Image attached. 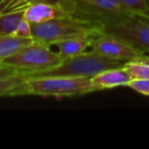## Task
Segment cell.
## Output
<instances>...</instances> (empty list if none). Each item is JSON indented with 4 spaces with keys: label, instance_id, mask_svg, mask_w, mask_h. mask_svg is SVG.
<instances>
[{
    "label": "cell",
    "instance_id": "6da1fadb",
    "mask_svg": "<svg viewBox=\"0 0 149 149\" xmlns=\"http://www.w3.org/2000/svg\"><path fill=\"white\" fill-rule=\"evenodd\" d=\"M97 91L98 89L92 85L90 78L38 77L24 79L14 88L10 97L42 96L61 99L83 96Z\"/></svg>",
    "mask_w": 149,
    "mask_h": 149
},
{
    "label": "cell",
    "instance_id": "7a4b0ae2",
    "mask_svg": "<svg viewBox=\"0 0 149 149\" xmlns=\"http://www.w3.org/2000/svg\"><path fill=\"white\" fill-rule=\"evenodd\" d=\"M126 62L108 58L95 51H85L72 57L64 58L60 64L53 68L35 74L22 75L24 79L38 77H69L90 78L111 68H124Z\"/></svg>",
    "mask_w": 149,
    "mask_h": 149
},
{
    "label": "cell",
    "instance_id": "3957f363",
    "mask_svg": "<svg viewBox=\"0 0 149 149\" xmlns=\"http://www.w3.org/2000/svg\"><path fill=\"white\" fill-rule=\"evenodd\" d=\"M31 28L33 41L51 46L69 38L83 35H100L102 33L104 26L71 16L41 24H31Z\"/></svg>",
    "mask_w": 149,
    "mask_h": 149
},
{
    "label": "cell",
    "instance_id": "277c9868",
    "mask_svg": "<svg viewBox=\"0 0 149 149\" xmlns=\"http://www.w3.org/2000/svg\"><path fill=\"white\" fill-rule=\"evenodd\" d=\"M71 13L102 26L116 24L132 14L120 0H63Z\"/></svg>",
    "mask_w": 149,
    "mask_h": 149
},
{
    "label": "cell",
    "instance_id": "5b68a950",
    "mask_svg": "<svg viewBox=\"0 0 149 149\" xmlns=\"http://www.w3.org/2000/svg\"><path fill=\"white\" fill-rule=\"evenodd\" d=\"M59 52H55L45 44L33 42L1 62L16 70L22 75L44 72L57 66L62 62Z\"/></svg>",
    "mask_w": 149,
    "mask_h": 149
},
{
    "label": "cell",
    "instance_id": "8992f818",
    "mask_svg": "<svg viewBox=\"0 0 149 149\" xmlns=\"http://www.w3.org/2000/svg\"><path fill=\"white\" fill-rule=\"evenodd\" d=\"M102 32L119 37L143 53L149 54V20L132 16L116 24L104 26Z\"/></svg>",
    "mask_w": 149,
    "mask_h": 149
},
{
    "label": "cell",
    "instance_id": "52a82bcc",
    "mask_svg": "<svg viewBox=\"0 0 149 149\" xmlns=\"http://www.w3.org/2000/svg\"><path fill=\"white\" fill-rule=\"evenodd\" d=\"M90 49L108 58L122 62L137 60L145 54L125 40L104 32L93 37Z\"/></svg>",
    "mask_w": 149,
    "mask_h": 149
},
{
    "label": "cell",
    "instance_id": "ba28073f",
    "mask_svg": "<svg viewBox=\"0 0 149 149\" xmlns=\"http://www.w3.org/2000/svg\"><path fill=\"white\" fill-rule=\"evenodd\" d=\"M73 16L63 0L41 1L24 9V18L31 24H41L60 18Z\"/></svg>",
    "mask_w": 149,
    "mask_h": 149
},
{
    "label": "cell",
    "instance_id": "9c48e42d",
    "mask_svg": "<svg viewBox=\"0 0 149 149\" xmlns=\"http://www.w3.org/2000/svg\"><path fill=\"white\" fill-rule=\"evenodd\" d=\"M90 80L92 85L97 88L98 91L115 87H121V86H128L132 81L124 68L104 71L92 77Z\"/></svg>",
    "mask_w": 149,
    "mask_h": 149
},
{
    "label": "cell",
    "instance_id": "30bf717a",
    "mask_svg": "<svg viewBox=\"0 0 149 149\" xmlns=\"http://www.w3.org/2000/svg\"><path fill=\"white\" fill-rule=\"evenodd\" d=\"M94 36L95 35H83V36L69 38V39L58 42L56 44V46L58 47V52L63 59L79 55L90 48Z\"/></svg>",
    "mask_w": 149,
    "mask_h": 149
},
{
    "label": "cell",
    "instance_id": "8fae6325",
    "mask_svg": "<svg viewBox=\"0 0 149 149\" xmlns=\"http://www.w3.org/2000/svg\"><path fill=\"white\" fill-rule=\"evenodd\" d=\"M33 42V39L31 38H22L14 35H0V64Z\"/></svg>",
    "mask_w": 149,
    "mask_h": 149
},
{
    "label": "cell",
    "instance_id": "7c38bea8",
    "mask_svg": "<svg viewBox=\"0 0 149 149\" xmlns=\"http://www.w3.org/2000/svg\"><path fill=\"white\" fill-rule=\"evenodd\" d=\"M24 80L16 70L0 64V97H10L14 88Z\"/></svg>",
    "mask_w": 149,
    "mask_h": 149
},
{
    "label": "cell",
    "instance_id": "4fadbf2b",
    "mask_svg": "<svg viewBox=\"0 0 149 149\" xmlns=\"http://www.w3.org/2000/svg\"><path fill=\"white\" fill-rule=\"evenodd\" d=\"M24 18V9L0 12V35H13Z\"/></svg>",
    "mask_w": 149,
    "mask_h": 149
},
{
    "label": "cell",
    "instance_id": "5bb4252c",
    "mask_svg": "<svg viewBox=\"0 0 149 149\" xmlns=\"http://www.w3.org/2000/svg\"><path fill=\"white\" fill-rule=\"evenodd\" d=\"M124 68L130 76L132 81L149 79V64L141 60H132L126 62Z\"/></svg>",
    "mask_w": 149,
    "mask_h": 149
},
{
    "label": "cell",
    "instance_id": "9a60e30c",
    "mask_svg": "<svg viewBox=\"0 0 149 149\" xmlns=\"http://www.w3.org/2000/svg\"><path fill=\"white\" fill-rule=\"evenodd\" d=\"M132 14L149 20V0H120Z\"/></svg>",
    "mask_w": 149,
    "mask_h": 149
},
{
    "label": "cell",
    "instance_id": "2e32d148",
    "mask_svg": "<svg viewBox=\"0 0 149 149\" xmlns=\"http://www.w3.org/2000/svg\"><path fill=\"white\" fill-rule=\"evenodd\" d=\"M41 1H53V0H0V12L26 9L28 6Z\"/></svg>",
    "mask_w": 149,
    "mask_h": 149
},
{
    "label": "cell",
    "instance_id": "e0dca14e",
    "mask_svg": "<svg viewBox=\"0 0 149 149\" xmlns=\"http://www.w3.org/2000/svg\"><path fill=\"white\" fill-rule=\"evenodd\" d=\"M128 87L140 94L149 96V79L131 81L129 85H128Z\"/></svg>",
    "mask_w": 149,
    "mask_h": 149
},
{
    "label": "cell",
    "instance_id": "ac0fdd59",
    "mask_svg": "<svg viewBox=\"0 0 149 149\" xmlns=\"http://www.w3.org/2000/svg\"><path fill=\"white\" fill-rule=\"evenodd\" d=\"M13 35L14 36L22 37V38H31V39H33V28H31V24L24 18V20L19 24L18 28L16 29L15 33Z\"/></svg>",
    "mask_w": 149,
    "mask_h": 149
},
{
    "label": "cell",
    "instance_id": "d6986e66",
    "mask_svg": "<svg viewBox=\"0 0 149 149\" xmlns=\"http://www.w3.org/2000/svg\"><path fill=\"white\" fill-rule=\"evenodd\" d=\"M137 60H141V61H143V62H145V64H149V54H147V53L143 54V55L140 56Z\"/></svg>",
    "mask_w": 149,
    "mask_h": 149
}]
</instances>
